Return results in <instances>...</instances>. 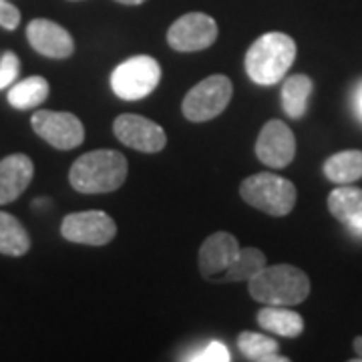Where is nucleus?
Returning <instances> with one entry per match:
<instances>
[{"label":"nucleus","instance_id":"11","mask_svg":"<svg viewBox=\"0 0 362 362\" xmlns=\"http://www.w3.org/2000/svg\"><path fill=\"white\" fill-rule=\"evenodd\" d=\"M256 156L272 169L288 168L292 163L296 156V139L284 121L272 119L262 127L256 141Z\"/></svg>","mask_w":362,"mask_h":362},{"label":"nucleus","instance_id":"5","mask_svg":"<svg viewBox=\"0 0 362 362\" xmlns=\"http://www.w3.org/2000/svg\"><path fill=\"white\" fill-rule=\"evenodd\" d=\"M161 66L153 57L137 54L123 61L111 73V89L123 101H137L157 89Z\"/></svg>","mask_w":362,"mask_h":362},{"label":"nucleus","instance_id":"14","mask_svg":"<svg viewBox=\"0 0 362 362\" xmlns=\"http://www.w3.org/2000/svg\"><path fill=\"white\" fill-rule=\"evenodd\" d=\"M35 175V163L25 153H14L0 161V206L13 204L25 194Z\"/></svg>","mask_w":362,"mask_h":362},{"label":"nucleus","instance_id":"25","mask_svg":"<svg viewBox=\"0 0 362 362\" xmlns=\"http://www.w3.org/2000/svg\"><path fill=\"white\" fill-rule=\"evenodd\" d=\"M21 25V11L8 0H0V26L4 30H14Z\"/></svg>","mask_w":362,"mask_h":362},{"label":"nucleus","instance_id":"28","mask_svg":"<svg viewBox=\"0 0 362 362\" xmlns=\"http://www.w3.org/2000/svg\"><path fill=\"white\" fill-rule=\"evenodd\" d=\"M117 2H121V4H129V6H135V4H143L145 0H117Z\"/></svg>","mask_w":362,"mask_h":362},{"label":"nucleus","instance_id":"16","mask_svg":"<svg viewBox=\"0 0 362 362\" xmlns=\"http://www.w3.org/2000/svg\"><path fill=\"white\" fill-rule=\"evenodd\" d=\"M258 322L264 330L276 337L298 338L304 332V318L284 306H268L258 312Z\"/></svg>","mask_w":362,"mask_h":362},{"label":"nucleus","instance_id":"9","mask_svg":"<svg viewBox=\"0 0 362 362\" xmlns=\"http://www.w3.org/2000/svg\"><path fill=\"white\" fill-rule=\"evenodd\" d=\"M218 39V25L204 13H187L180 16L168 30V42L173 51L195 52L211 47Z\"/></svg>","mask_w":362,"mask_h":362},{"label":"nucleus","instance_id":"4","mask_svg":"<svg viewBox=\"0 0 362 362\" xmlns=\"http://www.w3.org/2000/svg\"><path fill=\"white\" fill-rule=\"evenodd\" d=\"M242 199L264 214L276 218L288 216L296 206V187L290 180L274 173H256L242 181L240 185Z\"/></svg>","mask_w":362,"mask_h":362},{"label":"nucleus","instance_id":"8","mask_svg":"<svg viewBox=\"0 0 362 362\" xmlns=\"http://www.w3.org/2000/svg\"><path fill=\"white\" fill-rule=\"evenodd\" d=\"M117 233V226L111 216L99 209L69 214L61 223V235L66 242L83 246H105Z\"/></svg>","mask_w":362,"mask_h":362},{"label":"nucleus","instance_id":"18","mask_svg":"<svg viewBox=\"0 0 362 362\" xmlns=\"http://www.w3.org/2000/svg\"><path fill=\"white\" fill-rule=\"evenodd\" d=\"M49 81L45 77H28L14 83L8 90V103L18 111H28V109H37L49 97Z\"/></svg>","mask_w":362,"mask_h":362},{"label":"nucleus","instance_id":"26","mask_svg":"<svg viewBox=\"0 0 362 362\" xmlns=\"http://www.w3.org/2000/svg\"><path fill=\"white\" fill-rule=\"evenodd\" d=\"M352 109H354V115L362 121V78L352 90Z\"/></svg>","mask_w":362,"mask_h":362},{"label":"nucleus","instance_id":"13","mask_svg":"<svg viewBox=\"0 0 362 362\" xmlns=\"http://www.w3.org/2000/svg\"><path fill=\"white\" fill-rule=\"evenodd\" d=\"M240 254V242L228 232H216L199 247V272L204 278L223 274Z\"/></svg>","mask_w":362,"mask_h":362},{"label":"nucleus","instance_id":"27","mask_svg":"<svg viewBox=\"0 0 362 362\" xmlns=\"http://www.w3.org/2000/svg\"><path fill=\"white\" fill-rule=\"evenodd\" d=\"M354 352L358 354V358H356V361H362V337L354 338Z\"/></svg>","mask_w":362,"mask_h":362},{"label":"nucleus","instance_id":"20","mask_svg":"<svg viewBox=\"0 0 362 362\" xmlns=\"http://www.w3.org/2000/svg\"><path fill=\"white\" fill-rule=\"evenodd\" d=\"M30 250V235L14 216L0 211V254L21 258Z\"/></svg>","mask_w":362,"mask_h":362},{"label":"nucleus","instance_id":"24","mask_svg":"<svg viewBox=\"0 0 362 362\" xmlns=\"http://www.w3.org/2000/svg\"><path fill=\"white\" fill-rule=\"evenodd\" d=\"M185 361H194V362H228L232 361L230 356V350L226 344H221L218 340L209 342L206 349L195 352L194 356H187Z\"/></svg>","mask_w":362,"mask_h":362},{"label":"nucleus","instance_id":"19","mask_svg":"<svg viewBox=\"0 0 362 362\" xmlns=\"http://www.w3.org/2000/svg\"><path fill=\"white\" fill-rule=\"evenodd\" d=\"M312 78L306 75H292L282 85V107L290 119H302L308 111V99H310Z\"/></svg>","mask_w":362,"mask_h":362},{"label":"nucleus","instance_id":"2","mask_svg":"<svg viewBox=\"0 0 362 362\" xmlns=\"http://www.w3.org/2000/svg\"><path fill=\"white\" fill-rule=\"evenodd\" d=\"M247 284L252 298L268 306H296L310 296L308 276L290 264L264 266Z\"/></svg>","mask_w":362,"mask_h":362},{"label":"nucleus","instance_id":"21","mask_svg":"<svg viewBox=\"0 0 362 362\" xmlns=\"http://www.w3.org/2000/svg\"><path fill=\"white\" fill-rule=\"evenodd\" d=\"M238 346L246 354L247 361L256 362H288L286 356H276L278 352V342L272 337L258 334V332H250L244 330L238 337Z\"/></svg>","mask_w":362,"mask_h":362},{"label":"nucleus","instance_id":"1","mask_svg":"<svg viewBox=\"0 0 362 362\" xmlns=\"http://www.w3.org/2000/svg\"><path fill=\"white\" fill-rule=\"evenodd\" d=\"M127 159L115 149H97L81 156L69 171V181L78 194H111L127 180Z\"/></svg>","mask_w":362,"mask_h":362},{"label":"nucleus","instance_id":"3","mask_svg":"<svg viewBox=\"0 0 362 362\" xmlns=\"http://www.w3.org/2000/svg\"><path fill=\"white\" fill-rule=\"evenodd\" d=\"M296 59V42L284 33L262 35L246 52V73L256 85H276Z\"/></svg>","mask_w":362,"mask_h":362},{"label":"nucleus","instance_id":"7","mask_svg":"<svg viewBox=\"0 0 362 362\" xmlns=\"http://www.w3.org/2000/svg\"><path fill=\"white\" fill-rule=\"evenodd\" d=\"M30 125L40 139L52 145L54 149H75L85 141V127L81 119L69 111H37L30 117Z\"/></svg>","mask_w":362,"mask_h":362},{"label":"nucleus","instance_id":"6","mask_svg":"<svg viewBox=\"0 0 362 362\" xmlns=\"http://www.w3.org/2000/svg\"><path fill=\"white\" fill-rule=\"evenodd\" d=\"M233 95L232 81L226 75H211L183 97L181 111L192 123H206L226 111Z\"/></svg>","mask_w":362,"mask_h":362},{"label":"nucleus","instance_id":"10","mask_svg":"<svg viewBox=\"0 0 362 362\" xmlns=\"http://www.w3.org/2000/svg\"><path fill=\"white\" fill-rule=\"evenodd\" d=\"M113 133L123 145L143 153H159L168 145L163 127L141 115H119L113 123Z\"/></svg>","mask_w":362,"mask_h":362},{"label":"nucleus","instance_id":"12","mask_svg":"<svg viewBox=\"0 0 362 362\" xmlns=\"http://www.w3.org/2000/svg\"><path fill=\"white\" fill-rule=\"evenodd\" d=\"M26 39L35 51L54 61L69 59L75 52V40L71 33L49 18H35L26 26Z\"/></svg>","mask_w":362,"mask_h":362},{"label":"nucleus","instance_id":"22","mask_svg":"<svg viewBox=\"0 0 362 362\" xmlns=\"http://www.w3.org/2000/svg\"><path fill=\"white\" fill-rule=\"evenodd\" d=\"M266 266V254L258 247H240L238 258L223 272V282H250Z\"/></svg>","mask_w":362,"mask_h":362},{"label":"nucleus","instance_id":"15","mask_svg":"<svg viewBox=\"0 0 362 362\" xmlns=\"http://www.w3.org/2000/svg\"><path fill=\"white\" fill-rule=\"evenodd\" d=\"M328 209L330 214L349 226L350 233L362 240V189L349 185H340L328 195Z\"/></svg>","mask_w":362,"mask_h":362},{"label":"nucleus","instance_id":"17","mask_svg":"<svg viewBox=\"0 0 362 362\" xmlns=\"http://www.w3.org/2000/svg\"><path fill=\"white\" fill-rule=\"evenodd\" d=\"M324 175L326 180L337 185H349L362 177V151L361 149H346L334 153L324 161Z\"/></svg>","mask_w":362,"mask_h":362},{"label":"nucleus","instance_id":"23","mask_svg":"<svg viewBox=\"0 0 362 362\" xmlns=\"http://www.w3.org/2000/svg\"><path fill=\"white\" fill-rule=\"evenodd\" d=\"M21 71V61L13 51H6L0 57V90L11 87Z\"/></svg>","mask_w":362,"mask_h":362}]
</instances>
